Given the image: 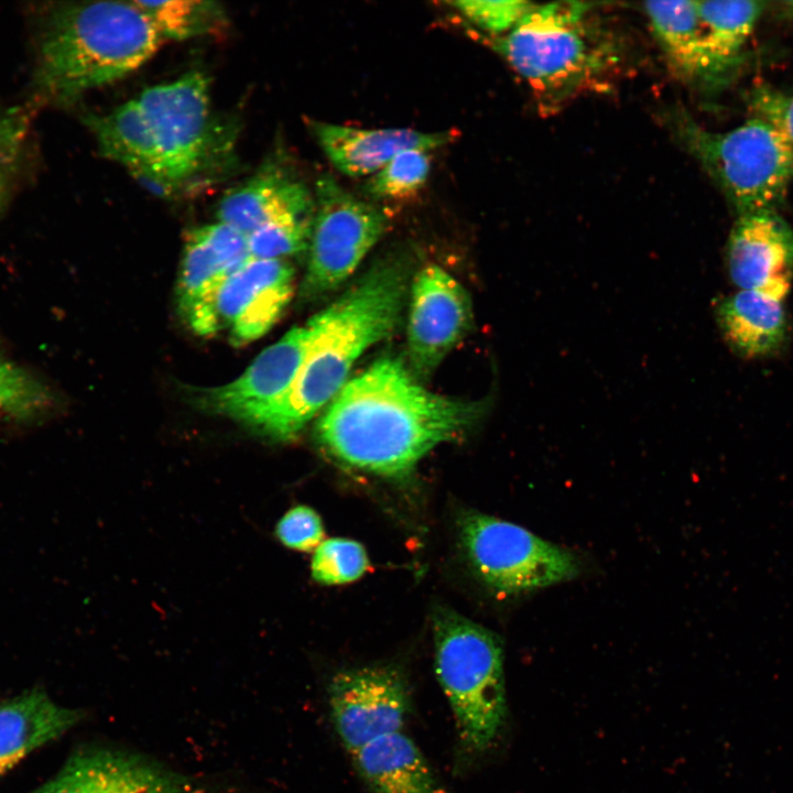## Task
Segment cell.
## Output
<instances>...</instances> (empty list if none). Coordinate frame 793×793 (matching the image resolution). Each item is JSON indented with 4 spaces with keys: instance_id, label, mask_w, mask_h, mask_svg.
<instances>
[{
    "instance_id": "obj_11",
    "label": "cell",
    "mask_w": 793,
    "mask_h": 793,
    "mask_svg": "<svg viewBox=\"0 0 793 793\" xmlns=\"http://www.w3.org/2000/svg\"><path fill=\"white\" fill-rule=\"evenodd\" d=\"M471 323V302L464 286L436 264L422 268L412 286L408 324L409 360L415 378H428Z\"/></svg>"
},
{
    "instance_id": "obj_26",
    "label": "cell",
    "mask_w": 793,
    "mask_h": 793,
    "mask_svg": "<svg viewBox=\"0 0 793 793\" xmlns=\"http://www.w3.org/2000/svg\"><path fill=\"white\" fill-rule=\"evenodd\" d=\"M313 214L287 215L247 236L252 259H283L309 245Z\"/></svg>"
},
{
    "instance_id": "obj_22",
    "label": "cell",
    "mask_w": 793,
    "mask_h": 793,
    "mask_svg": "<svg viewBox=\"0 0 793 793\" xmlns=\"http://www.w3.org/2000/svg\"><path fill=\"white\" fill-rule=\"evenodd\" d=\"M716 319L727 344L747 358L775 352L787 329L784 301L748 290H738L721 300Z\"/></svg>"
},
{
    "instance_id": "obj_16",
    "label": "cell",
    "mask_w": 793,
    "mask_h": 793,
    "mask_svg": "<svg viewBox=\"0 0 793 793\" xmlns=\"http://www.w3.org/2000/svg\"><path fill=\"white\" fill-rule=\"evenodd\" d=\"M31 793H199L184 778L139 756L105 748L75 751Z\"/></svg>"
},
{
    "instance_id": "obj_12",
    "label": "cell",
    "mask_w": 793,
    "mask_h": 793,
    "mask_svg": "<svg viewBox=\"0 0 793 793\" xmlns=\"http://www.w3.org/2000/svg\"><path fill=\"white\" fill-rule=\"evenodd\" d=\"M293 269L283 259H250L230 274L210 306V335L228 330L236 344L264 335L293 293Z\"/></svg>"
},
{
    "instance_id": "obj_1",
    "label": "cell",
    "mask_w": 793,
    "mask_h": 793,
    "mask_svg": "<svg viewBox=\"0 0 793 793\" xmlns=\"http://www.w3.org/2000/svg\"><path fill=\"white\" fill-rule=\"evenodd\" d=\"M316 425L322 447L345 466L391 479L409 477L437 445L458 438L482 404L433 393L395 358L348 381Z\"/></svg>"
},
{
    "instance_id": "obj_13",
    "label": "cell",
    "mask_w": 793,
    "mask_h": 793,
    "mask_svg": "<svg viewBox=\"0 0 793 793\" xmlns=\"http://www.w3.org/2000/svg\"><path fill=\"white\" fill-rule=\"evenodd\" d=\"M726 267L739 290L784 301L793 281V228L778 209L736 215Z\"/></svg>"
},
{
    "instance_id": "obj_31",
    "label": "cell",
    "mask_w": 793,
    "mask_h": 793,
    "mask_svg": "<svg viewBox=\"0 0 793 793\" xmlns=\"http://www.w3.org/2000/svg\"><path fill=\"white\" fill-rule=\"evenodd\" d=\"M275 535L292 550L311 552L323 542L324 526L315 510L307 506H296L280 519Z\"/></svg>"
},
{
    "instance_id": "obj_20",
    "label": "cell",
    "mask_w": 793,
    "mask_h": 793,
    "mask_svg": "<svg viewBox=\"0 0 793 793\" xmlns=\"http://www.w3.org/2000/svg\"><path fill=\"white\" fill-rule=\"evenodd\" d=\"M703 24L708 88L731 82L745 61L749 40L768 10L765 1H696Z\"/></svg>"
},
{
    "instance_id": "obj_9",
    "label": "cell",
    "mask_w": 793,
    "mask_h": 793,
    "mask_svg": "<svg viewBox=\"0 0 793 793\" xmlns=\"http://www.w3.org/2000/svg\"><path fill=\"white\" fill-rule=\"evenodd\" d=\"M308 267L303 282L307 297L338 287L359 265L388 228V214L346 191L330 175L316 183Z\"/></svg>"
},
{
    "instance_id": "obj_28",
    "label": "cell",
    "mask_w": 793,
    "mask_h": 793,
    "mask_svg": "<svg viewBox=\"0 0 793 793\" xmlns=\"http://www.w3.org/2000/svg\"><path fill=\"white\" fill-rule=\"evenodd\" d=\"M29 113L0 104V214L18 177L29 130Z\"/></svg>"
},
{
    "instance_id": "obj_27",
    "label": "cell",
    "mask_w": 793,
    "mask_h": 793,
    "mask_svg": "<svg viewBox=\"0 0 793 793\" xmlns=\"http://www.w3.org/2000/svg\"><path fill=\"white\" fill-rule=\"evenodd\" d=\"M369 566L363 546L349 539L323 541L314 551L312 577L319 584L339 585L360 578Z\"/></svg>"
},
{
    "instance_id": "obj_21",
    "label": "cell",
    "mask_w": 793,
    "mask_h": 793,
    "mask_svg": "<svg viewBox=\"0 0 793 793\" xmlns=\"http://www.w3.org/2000/svg\"><path fill=\"white\" fill-rule=\"evenodd\" d=\"M642 7L673 76L689 86L707 89L705 39L696 1H649Z\"/></svg>"
},
{
    "instance_id": "obj_10",
    "label": "cell",
    "mask_w": 793,
    "mask_h": 793,
    "mask_svg": "<svg viewBox=\"0 0 793 793\" xmlns=\"http://www.w3.org/2000/svg\"><path fill=\"white\" fill-rule=\"evenodd\" d=\"M327 693L336 732L351 754L402 730L410 709L406 678L391 664L340 671L332 677Z\"/></svg>"
},
{
    "instance_id": "obj_5",
    "label": "cell",
    "mask_w": 793,
    "mask_h": 793,
    "mask_svg": "<svg viewBox=\"0 0 793 793\" xmlns=\"http://www.w3.org/2000/svg\"><path fill=\"white\" fill-rule=\"evenodd\" d=\"M484 42L526 82L547 115L586 91L606 88L624 56L620 40L593 6L578 1L536 4L508 33Z\"/></svg>"
},
{
    "instance_id": "obj_23",
    "label": "cell",
    "mask_w": 793,
    "mask_h": 793,
    "mask_svg": "<svg viewBox=\"0 0 793 793\" xmlns=\"http://www.w3.org/2000/svg\"><path fill=\"white\" fill-rule=\"evenodd\" d=\"M352 757L373 793H446L419 747L402 730L372 740Z\"/></svg>"
},
{
    "instance_id": "obj_19",
    "label": "cell",
    "mask_w": 793,
    "mask_h": 793,
    "mask_svg": "<svg viewBox=\"0 0 793 793\" xmlns=\"http://www.w3.org/2000/svg\"><path fill=\"white\" fill-rule=\"evenodd\" d=\"M80 718L79 710L57 705L40 687L0 704V774L62 736Z\"/></svg>"
},
{
    "instance_id": "obj_18",
    "label": "cell",
    "mask_w": 793,
    "mask_h": 793,
    "mask_svg": "<svg viewBox=\"0 0 793 793\" xmlns=\"http://www.w3.org/2000/svg\"><path fill=\"white\" fill-rule=\"evenodd\" d=\"M314 211L315 200L309 189L282 169L270 166L224 195L217 218L249 236L284 216Z\"/></svg>"
},
{
    "instance_id": "obj_7",
    "label": "cell",
    "mask_w": 793,
    "mask_h": 793,
    "mask_svg": "<svg viewBox=\"0 0 793 793\" xmlns=\"http://www.w3.org/2000/svg\"><path fill=\"white\" fill-rule=\"evenodd\" d=\"M432 624L435 671L459 742L469 752H482L493 743L507 718L501 640L449 608H435Z\"/></svg>"
},
{
    "instance_id": "obj_15",
    "label": "cell",
    "mask_w": 793,
    "mask_h": 793,
    "mask_svg": "<svg viewBox=\"0 0 793 793\" xmlns=\"http://www.w3.org/2000/svg\"><path fill=\"white\" fill-rule=\"evenodd\" d=\"M250 259L247 236L221 221L186 233L177 295L181 311L197 334H210V306L216 292Z\"/></svg>"
},
{
    "instance_id": "obj_29",
    "label": "cell",
    "mask_w": 793,
    "mask_h": 793,
    "mask_svg": "<svg viewBox=\"0 0 793 793\" xmlns=\"http://www.w3.org/2000/svg\"><path fill=\"white\" fill-rule=\"evenodd\" d=\"M44 385L26 370L0 359V414L28 416L48 403Z\"/></svg>"
},
{
    "instance_id": "obj_14",
    "label": "cell",
    "mask_w": 793,
    "mask_h": 793,
    "mask_svg": "<svg viewBox=\"0 0 793 793\" xmlns=\"http://www.w3.org/2000/svg\"><path fill=\"white\" fill-rule=\"evenodd\" d=\"M311 326L294 327L264 349L236 380L207 390L203 404L209 410L258 428L286 397L306 355Z\"/></svg>"
},
{
    "instance_id": "obj_2",
    "label": "cell",
    "mask_w": 793,
    "mask_h": 793,
    "mask_svg": "<svg viewBox=\"0 0 793 793\" xmlns=\"http://www.w3.org/2000/svg\"><path fill=\"white\" fill-rule=\"evenodd\" d=\"M100 152L163 192L185 188L225 150L198 70L144 89L104 116H87Z\"/></svg>"
},
{
    "instance_id": "obj_4",
    "label": "cell",
    "mask_w": 793,
    "mask_h": 793,
    "mask_svg": "<svg viewBox=\"0 0 793 793\" xmlns=\"http://www.w3.org/2000/svg\"><path fill=\"white\" fill-rule=\"evenodd\" d=\"M163 39L133 1L55 3L37 32L33 90L67 106L146 63Z\"/></svg>"
},
{
    "instance_id": "obj_33",
    "label": "cell",
    "mask_w": 793,
    "mask_h": 793,
    "mask_svg": "<svg viewBox=\"0 0 793 793\" xmlns=\"http://www.w3.org/2000/svg\"><path fill=\"white\" fill-rule=\"evenodd\" d=\"M779 17L793 21V1L773 3Z\"/></svg>"
},
{
    "instance_id": "obj_25",
    "label": "cell",
    "mask_w": 793,
    "mask_h": 793,
    "mask_svg": "<svg viewBox=\"0 0 793 793\" xmlns=\"http://www.w3.org/2000/svg\"><path fill=\"white\" fill-rule=\"evenodd\" d=\"M431 170L427 151L411 149L390 160L366 182L365 191L373 199H403L425 184Z\"/></svg>"
},
{
    "instance_id": "obj_32",
    "label": "cell",
    "mask_w": 793,
    "mask_h": 793,
    "mask_svg": "<svg viewBox=\"0 0 793 793\" xmlns=\"http://www.w3.org/2000/svg\"><path fill=\"white\" fill-rule=\"evenodd\" d=\"M749 105L753 116L774 124L793 143V88L759 85L749 95Z\"/></svg>"
},
{
    "instance_id": "obj_17",
    "label": "cell",
    "mask_w": 793,
    "mask_h": 793,
    "mask_svg": "<svg viewBox=\"0 0 793 793\" xmlns=\"http://www.w3.org/2000/svg\"><path fill=\"white\" fill-rule=\"evenodd\" d=\"M319 146L343 174H374L399 153L420 149L430 151L450 142L453 132H422L406 128L362 129L308 121Z\"/></svg>"
},
{
    "instance_id": "obj_3",
    "label": "cell",
    "mask_w": 793,
    "mask_h": 793,
    "mask_svg": "<svg viewBox=\"0 0 793 793\" xmlns=\"http://www.w3.org/2000/svg\"><path fill=\"white\" fill-rule=\"evenodd\" d=\"M406 291L405 264L385 261L313 316L300 371L286 397L258 430L275 439L295 437L347 383L352 365L363 351L394 330Z\"/></svg>"
},
{
    "instance_id": "obj_30",
    "label": "cell",
    "mask_w": 793,
    "mask_h": 793,
    "mask_svg": "<svg viewBox=\"0 0 793 793\" xmlns=\"http://www.w3.org/2000/svg\"><path fill=\"white\" fill-rule=\"evenodd\" d=\"M447 3L490 36L504 35L536 6L522 0H459Z\"/></svg>"
},
{
    "instance_id": "obj_6",
    "label": "cell",
    "mask_w": 793,
    "mask_h": 793,
    "mask_svg": "<svg viewBox=\"0 0 793 793\" xmlns=\"http://www.w3.org/2000/svg\"><path fill=\"white\" fill-rule=\"evenodd\" d=\"M664 122L736 215L783 203L793 183V143L774 124L752 116L728 131H713L680 106L664 113Z\"/></svg>"
},
{
    "instance_id": "obj_24",
    "label": "cell",
    "mask_w": 793,
    "mask_h": 793,
    "mask_svg": "<svg viewBox=\"0 0 793 793\" xmlns=\"http://www.w3.org/2000/svg\"><path fill=\"white\" fill-rule=\"evenodd\" d=\"M162 39L176 41L220 34L228 24L218 2L206 0H132Z\"/></svg>"
},
{
    "instance_id": "obj_8",
    "label": "cell",
    "mask_w": 793,
    "mask_h": 793,
    "mask_svg": "<svg viewBox=\"0 0 793 793\" xmlns=\"http://www.w3.org/2000/svg\"><path fill=\"white\" fill-rule=\"evenodd\" d=\"M458 537L477 578L507 597L574 579L580 562L571 551L522 526L477 511L457 519Z\"/></svg>"
}]
</instances>
